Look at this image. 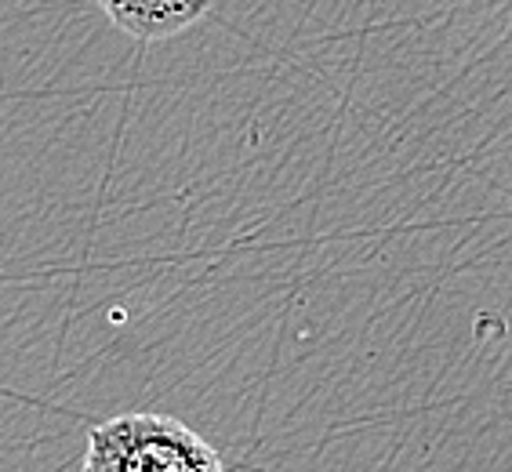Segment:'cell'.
<instances>
[{
	"mask_svg": "<svg viewBox=\"0 0 512 472\" xmlns=\"http://www.w3.org/2000/svg\"><path fill=\"white\" fill-rule=\"evenodd\" d=\"M80 472H226L218 451L168 414H120L88 433Z\"/></svg>",
	"mask_w": 512,
	"mask_h": 472,
	"instance_id": "obj_1",
	"label": "cell"
},
{
	"mask_svg": "<svg viewBox=\"0 0 512 472\" xmlns=\"http://www.w3.org/2000/svg\"><path fill=\"white\" fill-rule=\"evenodd\" d=\"M95 4L106 11L120 33L142 44L178 37L182 30L207 19L211 11V0H95Z\"/></svg>",
	"mask_w": 512,
	"mask_h": 472,
	"instance_id": "obj_2",
	"label": "cell"
}]
</instances>
